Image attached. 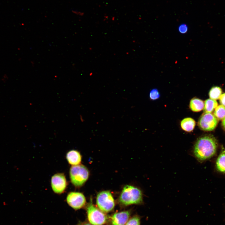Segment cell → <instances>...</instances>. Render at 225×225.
Masks as SVG:
<instances>
[{
    "label": "cell",
    "instance_id": "6da1fadb",
    "mask_svg": "<svg viewBox=\"0 0 225 225\" xmlns=\"http://www.w3.org/2000/svg\"><path fill=\"white\" fill-rule=\"evenodd\" d=\"M217 147V140L213 136L204 135L198 138L196 142L193 154L198 161L202 162L212 157L216 153Z\"/></svg>",
    "mask_w": 225,
    "mask_h": 225
},
{
    "label": "cell",
    "instance_id": "7a4b0ae2",
    "mask_svg": "<svg viewBox=\"0 0 225 225\" xmlns=\"http://www.w3.org/2000/svg\"><path fill=\"white\" fill-rule=\"evenodd\" d=\"M119 201L121 204L124 206L141 204L143 202L142 192L137 187L126 185L120 194Z\"/></svg>",
    "mask_w": 225,
    "mask_h": 225
},
{
    "label": "cell",
    "instance_id": "3957f363",
    "mask_svg": "<svg viewBox=\"0 0 225 225\" xmlns=\"http://www.w3.org/2000/svg\"><path fill=\"white\" fill-rule=\"evenodd\" d=\"M71 182L76 187L82 186L88 179L89 171L88 168L82 165L72 166L69 171Z\"/></svg>",
    "mask_w": 225,
    "mask_h": 225
},
{
    "label": "cell",
    "instance_id": "277c9868",
    "mask_svg": "<svg viewBox=\"0 0 225 225\" xmlns=\"http://www.w3.org/2000/svg\"><path fill=\"white\" fill-rule=\"evenodd\" d=\"M96 203L101 211L107 213L112 211L115 205L113 198L108 191H102L98 194Z\"/></svg>",
    "mask_w": 225,
    "mask_h": 225
},
{
    "label": "cell",
    "instance_id": "5b68a950",
    "mask_svg": "<svg viewBox=\"0 0 225 225\" xmlns=\"http://www.w3.org/2000/svg\"><path fill=\"white\" fill-rule=\"evenodd\" d=\"M86 210L88 221L92 225H102L107 222V216L94 206L92 200L87 206Z\"/></svg>",
    "mask_w": 225,
    "mask_h": 225
},
{
    "label": "cell",
    "instance_id": "8992f818",
    "mask_svg": "<svg viewBox=\"0 0 225 225\" xmlns=\"http://www.w3.org/2000/svg\"><path fill=\"white\" fill-rule=\"evenodd\" d=\"M218 122V119L213 114L211 113L204 112L201 116L198 124L201 130L210 131L216 128Z\"/></svg>",
    "mask_w": 225,
    "mask_h": 225
},
{
    "label": "cell",
    "instance_id": "52a82bcc",
    "mask_svg": "<svg viewBox=\"0 0 225 225\" xmlns=\"http://www.w3.org/2000/svg\"><path fill=\"white\" fill-rule=\"evenodd\" d=\"M68 205L73 209L77 210L83 208L86 203V199L82 193L72 192L69 193L66 198Z\"/></svg>",
    "mask_w": 225,
    "mask_h": 225
},
{
    "label": "cell",
    "instance_id": "ba28073f",
    "mask_svg": "<svg viewBox=\"0 0 225 225\" xmlns=\"http://www.w3.org/2000/svg\"><path fill=\"white\" fill-rule=\"evenodd\" d=\"M51 185L53 191L57 194H61L66 190L67 181L64 174L57 173L53 175L51 179Z\"/></svg>",
    "mask_w": 225,
    "mask_h": 225
},
{
    "label": "cell",
    "instance_id": "9c48e42d",
    "mask_svg": "<svg viewBox=\"0 0 225 225\" xmlns=\"http://www.w3.org/2000/svg\"><path fill=\"white\" fill-rule=\"evenodd\" d=\"M130 214L129 211H123L114 213L111 217V225H125Z\"/></svg>",
    "mask_w": 225,
    "mask_h": 225
},
{
    "label": "cell",
    "instance_id": "30bf717a",
    "mask_svg": "<svg viewBox=\"0 0 225 225\" xmlns=\"http://www.w3.org/2000/svg\"><path fill=\"white\" fill-rule=\"evenodd\" d=\"M66 158L68 163L72 165H79L82 160V156L80 153L76 150H71L67 153Z\"/></svg>",
    "mask_w": 225,
    "mask_h": 225
},
{
    "label": "cell",
    "instance_id": "8fae6325",
    "mask_svg": "<svg viewBox=\"0 0 225 225\" xmlns=\"http://www.w3.org/2000/svg\"><path fill=\"white\" fill-rule=\"evenodd\" d=\"M195 125V121L191 118H184L182 120L180 123L182 129L187 132L192 131L194 128Z\"/></svg>",
    "mask_w": 225,
    "mask_h": 225
},
{
    "label": "cell",
    "instance_id": "7c38bea8",
    "mask_svg": "<svg viewBox=\"0 0 225 225\" xmlns=\"http://www.w3.org/2000/svg\"><path fill=\"white\" fill-rule=\"evenodd\" d=\"M204 103L202 100L196 98L192 99L190 101L189 107L190 109L194 112H199L204 108Z\"/></svg>",
    "mask_w": 225,
    "mask_h": 225
},
{
    "label": "cell",
    "instance_id": "4fadbf2b",
    "mask_svg": "<svg viewBox=\"0 0 225 225\" xmlns=\"http://www.w3.org/2000/svg\"><path fill=\"white\" fill-rule=\"evenodd\" d=\"M217 170L220 172L225 173V149L222 148L221 152L216 161Z\"/></svg>",
    "mask_w": 225,
    "mask_h": 225
},
{
    "label": "cell",
    "instance_id": "5bb4252c",
    "mask_svg": "<svg viewBox=\"0 0 225 225\" xmlns=\"http://www.w3.org/2000/svg\"><path fill=\"white\" fill-rule=\"evenodd\" d=\"M218 103L215 100L208 99L205 101L204 111L205 112L211 113L217 107Z\"/></svg>",
    "mask_w": 225,
    "mask_h": 225
},
{
    "label": "cell",
    "instance_id": "9a60e30c",
    "mask_svg": "<svg viewBox=\"0 0 225 225\" xmlns=\"http://www.w3.org/2000/svg\"><path fill=\"white\" fill-rule=\"evenodd\" d=\"M222 92V89L220 87L218 86L214 87L210 89L209 95L210 99L216 100L219 98Z\"/></svg>",
    "mask_w": 225,
    "mask_h": 225
},
{
    "label": "cell",
    "instance_id": "2e32d148",
    "mask_svg": "<svg viewBox=\"0 0 225 225\" xmlns=\"http://www.w3.org/2000/svg\"><path fill=\"white\" fill-rule=\"evenodd\" d=\"M214 114L218 120H223L225 118V107L222 105L217 106Z\"/></svg>",
    "mask_w": 225,
    "mask_h": 225
},
{
    "label": "cell",
    "instance_id": "e0dca14e",
    "mask_svg": "<svg viewBox=\"0 0 225 225\" xmlns=\"http://www.w3.org/2000/svg\"><path fill=\"white\" fill-rule=\"evenodd\" d=\"M125 225H140V219L138 216H135L127 222Z\"/></svg>",
    "mask_w": 225,
    "mask_h": 225
},
{
    "label": "cell",
    "instance_id": "ac0fdd59",
    "mask_svg": "<svg viewBox=\"0 0 225 225\" xmlns=\"http://www.w3.org/2000/svg\"><path fill=\"white\" fill-rule=\"evenodd\" d=\"M160 96V94L158 90L154 88L152 89L149 93V97L152 100H156L158 99Z\"/></svg>",
    "mask_w": 225,
    "mask_h": 225
},
{
    "label": "cell",
    "instance_id": "d6986e66",
    "mask_svg": "<svg viewBox=\"0 0 225 225\" xmlns=\"http://www.w3.org/2000/svg\"><path fill=\"white\" fill-rule=\"evenodd\" d=\"M188 26L185 24H180L178 28L179 32L182 34H184L187 32L188 30Z\"/></svg>",
    "mask_w": 225,
    "mask_h": 225
},
{
    "label": "cell",
    "instance_id": "ffe728a7",
    "mask_svg": "<svg viewBox=\"0 0 225 225\" xmlns=\"http://www.w3.org/2000/svg\"><path fill=\"white\" fill-rule=\"evenodd\" d=\"M219 102L222 105L225 107V93L221 95L219 98Z\"/></svg>",
    "mask_w": 225,
    "mask_h": 225
},
{
    "label": "cell",
    "instance_id": "44dd1931",
    "mask_svg": "<svg viewBox=\"0 0 225 225\" xmlns=\"http://www.w3.org/2000/svg\"><path fill=\"white\" fill-rule=\"evenodd\" d=\"M78 225H92L91 224L86 222H80Z\"/></svg>",
    "mask_w": 225,
    "mask_h": 225
},
{
    "label": "cell",
    "instance_id": "7402d4cb",
    "mask_svg": "<svg viewBox=\"0 0 225 225\" xmlns=\"http://www.w3.org/2000/svg\"><path fill=\"white\" fill-rule=\"evenodd\" d=\"M222 125L223 127L225 128V118L222 120Z\"/></svg>",
    "mask_w": 225,
    "mask_h": 225
}]
</instances>
